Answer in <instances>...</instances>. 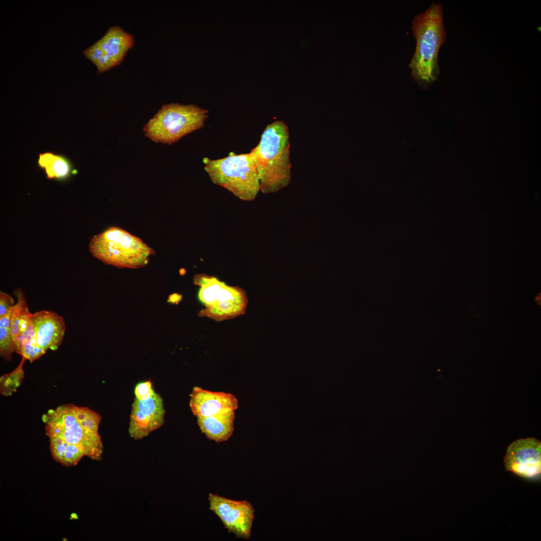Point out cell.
Returning <instances> with one entry per match:
<instances>
[{
  "mask_svg": "<svg viewBox=\"0 0 541 541\" xmlns=\"http://www.w3.org/2000/svg\"><path fill=\"white\" fill-rule=\"evenodd\" d=\"M133 45L134 38L132 35L118 26H113L83 53L96 66L99 74L119 65Z\"/></svg>",
  "mask_w": 541,
  "mask_h": 541,
  "instance_id": "obj_8",
  "label": "cell"
},
{
  "mask_svg": "<svg viewBox=\"0 0 541 541\" xmlns=\"http://www.w3.org/2000/svg\"><path fill=\"white\" fill-rule=\"evenodd\" d=\"M189 406L193 414L206 417L226 410H235L238 407L237 398L230 393L212 392L198 386L193 387L190 394Z\"/></svg>",
  "mask_w": 541,
  "mask_h": 541,
  "instance_id": "obj_14",
  "label": "cell"
},
{
  "mask_svg": "<svg viewBox=\"0 0 541 541\" xmlns=\"http://www.w3.org/2000/svg\"><path fill=\"white\" fill-rule=\"evenodd\" d=\"M209 509L217 515L229 532L236 537L249 539L251 535L254 509L247 500L237 501L210 493Z\"/></svg>",
  "mask_w": 541,
  "mask_h": 541,
  "instance_id": "obj_9",
  "label": "cell"
},
{
  "mask_svg": "<svg viewBox=\"0 0 541 541\" xmlns=\"http://www.w3.org/2000/svg\"><path fill=\"white\" fill-rule=\"evenodd\" d=\"M506 471L523 477L541 472V442L534 438L517 439L509 445L504 457Z\"/></svg>",
  "mask_w": 541,
  "mask_h": 541,
  "instance_id": "obj_10",
  "label": "cell"
},
{
  "mask_svg": "<svg viewBox=\"0 0 541 541\" xmlns=\"http://www.w3.org/2000/svg\"><path fill=\"white\" fill-rule=\"evenodd\" d=\"M50 449L53 459L66 466L76 465L84 456L78 446L58 437H50Z\"/></svg>",
  "mask_w": 541,
  "mask_h": 541,
  "instance_id": "obj_17",
  "label": "cell"
},
{
  "mask_svg": "<svg viewBox=\"0 0 541 541\" xmlns=\"http://www.w3.org/2000/svg\"><path fill=\"white\" fill-rule=\"evenodd\" d=\"M12 297L5 292H0V318L7 315L15 306Z\"/></svg>",
  "mask_w": 541,
  "mask_h": 541,
  "instance_id": "obj_22",
  "label": "cell"
},
{
  "mask_svg": "<svg viewBox=\"0 0 541 541\" xmlns=\"http://www.w3.org/2000/svg\"><path fill=\"white\" fill-rule=\"evenodd\" d=\"M134 393L135 398L139 400H145L152 397L155 392L150 381L138 383L135 386Z\"/></svg>",
  "mask_w": 541,
  "mask_h": 541,
  "instance_id": "obj_21",
  "label": "cell"
},
{
  "mask_svg": "<svg viewBox=\"0 0 541 541\" xmlns=\"http://www.w3.org/2000/svg\"><path fill=\"white\" fill-rule=\"evenodd\" d=\"M75 416L79 423L85 428L98 432L99 424L101 420L100 415L86 407H79L74 405Z\"/></svg>",
  "mask_w": 541,
  "mask_h": 541,
  "instance_id": "obj_20",
  "label": "cell"
},
{
  "mask_svg": "<svg viewBox=\"0 0 541 541\" xmlns=\"http://www.w3.org/2000/svg\"><path fill=\"white\" fill-rule=\"evenodd\" d=\"M412 30L416 47L409 64L410 75L419 87L427 90L440 73L438 54L446 40L441 4L433 2L417 14L412 21Z\"/></svg>",
  "mask_w": 541,
  "mask_h": 541,
  "instance_id": "obj_1",
  "label": "cell"
},
{
  "mask_svg": "<svg viewBox=\"0 0 541 541\" xmlns=\"http://www.w3.org/2000/svg\"><path fill=\"white\" fill-rule=\"evenodd\" d=\"M194 282L200 287L198 298L205 307L200 312V317L221 321L244 313L248 299L241 288L229 286L205 274L196 276Z\"/></svg>",
  "mask_w": 541,
  "mask_h": 541,
  "instance_id": "obj_6",
  "label": "cell"
},
{
  "mask_svg": "<svg viewBox=\"0 0 541 541\" xmlns=\"http://www.w3.org/2000/svg\"><path fill=\"white\" fill-rule=\"evenodd\" d=\"M204 168L212 182L222 186L239 199L252 201L260 190L258 174L251 152H230L220 159L204 157Z\"/></svg>",
  "mask_w": 541,
  "mask_h": 541,
  "instance_id": "obj_3",
  "label": "cell"
},
{
  "mask_svg": "<svg viewBox=\"0 0 541 541\" xmlns=\"http://www.w3.org/2000/svg\"><path fill=\"white\" fill-rule=\"evenodd\" d=\"M234 410H226L213 415L197 417L198 426L206 437L217 443L228 440L233 432Z\"/></svg>",
  "mask_w": 541,
  "mask_h": 541,
  "instance_id": "obj_15",
  "label": "cell"
},
{
  "mask_svg": "<svg viewBox=\"0 0 541 541\" xmlns=\"http://www.w3.org/2000/svg\"><path fill=\"white\" fill-rule=\"evenodd\" d=\"M26 359L22 357L19 365L12 372L6 374L0 378V393L2 395L10 396L17 391L24 377L23 364Z\"/></svg>",
  "mask_w": 541,
  "mask_h": 541,
  "instance_id": "obj_19",
  "label": "cell"
},
{
  "mask_svg": "<svg viewBox=\"0 0 541 541\" xmlns=\"http://www.w3.org/2000/svg\"><path fill=\"white\" fill-rule=\"evenodd\" d=\"M38 165L44 170L47 178L49 179L63 180L77 172L73 163L68 158L51 152L40 153Z\"/></svg>",
  "mask_w": 541,
  "mask_h": 541,
  "instance_id": "obj_16",
  "label": "cell"
},
{
  "mask_svg": "<svg viewBox=\"0 0 541 541\" xmlns=\"http://www.w3.org/2000/svg\"><path fill=\"white\" fill-rule=\"evenodd\" d=\"M164 414L163 399L158 393L145 400L135 398L130 414V436L135 440L147 436L163 425Z\"/></svg>",
  "mask_w": 541,
  "mask_h": 541,
  "instance_id": "obj_11",
  "label": "cell"
},
{
  "mask_svg": "<svg viewBox=\"0 0 541 541\" xmlns=\"http://www.w3.org/2000/svg\"><path fill=\"white\" fill-rule=\"evenodd\" d=\"M289 136L288 125L283 121H275L266 126L259 143L250 151L263 193L277 192L290 182Z\"/></svg>",
  "mask_w": 541,
  "mask_h": 541,
  "instance_id": "obj_2",
  "label": "cell"
},
{
  "mask_svg": "<svg viewBox=\"0 0 541 541\" xmlns=\"http://www.w3.org/2000/svg\"><path fill=\"white\" fill-rule=\"evenodd\" d=\"M14 307L5 316L0 318V354L8 361H11L15 352V344L11 333V319Z\"/></svg>",
  "mask_w": 541,
  "mask_h": 541,
  "instance_id": "obj_18",
  "label": "cell"
},
{
  "mask_svg": "<svg viewBox=\"0 0 541 541\" xmlns=\"http://www.w3.org/2000/svg\"><path fill=\"white\" fill-rule=\"evenodd\" d=\"M32 321L39 347L46 351L57 350L66 330L63 318L55 312L42 310L32 314Z\"/></svg>",
  "mask_w": 541,
  "mask_h": 541,
  "instance_id": "obj_13",
  "label": "cell"
},
{
  "mask_svg": "<svg viewBox=\"0 0 541 541\" xmlns=\"http://www.w3.org/2000/svg\"><path fill=\"white\" fill-rule=\"evenodd\" d=\"M46 435L58 437L80 447L93 460L101 459L103 444L98 432L85 428L77 420L74 404H67L49 409L42 417Z\"/></svg>",
  "mask_w": 541,
  "mask_h": 541,
  "instance_id": "obj_7",
  "label": "cell"
},
{
  "mask_svg": "<svg viewBox=\"0 0 541 541\" xmlns=\"http://www.w3.org/2000/svg\"><path fill=\"white\" fill-rule=\"evenodd\" d=\"M11 333L15 352L31 362L46 352L38 345L32 321V313L28 306L15 309L11 319Z\"/></svg>",
  "mask_w": 541,
  "mask_h": 541,
  "instance_id": "obj_12",
  "label": "cell"
},
{
  "mask_svg": "<svg viewBox=\"0 0 541 541\" xmlns=\"http://www.w3.org/2000/svg\"><path fill=\"white\" fill-rule=\"evenodd\" d=\"M93 256L106 264L118 267L139 268L154 254L152 248L139 237L118 227H111L94 236L89 245Z\"/></svg>",
  "mask_w": 541,
  "mask_h": 541,
  "instance_id": "obj_4",
  "label": "cell"
},
{
  "mask_svg": "<svg viewBox=\"0 0 541 541\" xmlns=\"http://www.w3.org/2000/svg\"><path fill=\"white\" fill-rule=\"evenodd\" d=\"M208 111L193 104L164 105L144 126L145 136L156 143L172 144L202 128Z\"/></svg>",
  "mask_w": 541,
  "mask_h": 541,
  "instance_id": "obj_5",
  "label": "cell"
}]
</instances>
